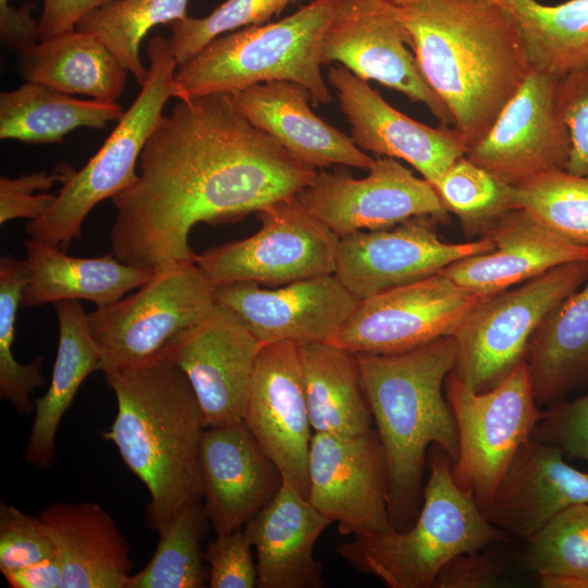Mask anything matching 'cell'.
<instances>
[{"label": "cell", "mask_w": 588, "mask_h": 588, "mask_svg": "<svg viewBox=\"0 0 588 588\" xmlns=\"http://www.w3.org/2000/svg\"><path fill=\"white\" fill-rule=\"evenodd\" d=\"M148 75L130 108L124 111L100 149L62 183L52 206L29 221L26 233L57 247H66L81 235L82 225L100 201L113 198L138 177L136 163L162 118L169 98L174 97L177 68L169 40L154 36L147 45Z\"/></svg>", "instance_id": "obj_7"}, {"label": "cell", "mask_w": 588, "mask_h": 588, "mask_svg": "<svg viewBox=\"0 0 588 588\" xmlns=\"http://www.w3.org/2000/svg\"><path fill=\"white\" fill-rule=\"evenodd\" d=\"M443 206L460 219L469 235L483 234L513 209V186L466 156L457 159L433 185Z\"/></svg>", "instance_id": "obj_40"}, {"label": "cell", "mask_w": 588, "mask_h": 588, "mask_svg": "<svg viewBox=\"0 0 588 588\" xmlns=\"http://www.w3.org/2000/svg\"><path fill=\"white\" fill-rule=\"evenodd\" d=\"M577 588H588V580L583 581L581 584H579Z\"/></svg>", "instance_id": "obj_51"}, {"label": "cell", "mask_w": 588, "mask_h": 588, "mask_svg": "<svg viewBox=\"0 0 588 588\" xmlns=\"http://www.w3.org/2000/svg\"><path fill=\"white\" fill-rule=\"evenodd\" d=\"M73 169L68 164L58 166L53 172H34L19 177H0V223L10 220L40 218L56 200L53 194L46 193L57 182L61 184Z\"/></svg>", "instance_id": "obj_44"}, {"label": "cell", "mask_w": 588, "mask_h": 588, "mask_svg": "<svg viewBox=\"0 0 588 588\" xmlns=\"http://www.w3.org/2000/svg\"><path fill=\"white\" fill-rule=\"evenodd\" d=\"M322 65L341 64L366 82L425 105L441 125L453 126L446 107L425 81L385 0H341L321 45Z\"/></svg>", "instance_id": "obj_16"}, {"label": "cell", "mask_w": 588, "mask_h": 588, "mask_svg": "<svg viewBox=\"0 0 588 588\" xmlns=\"http://www.w3.org/2000/svg\"><path fill=\"white\" fill-rule=\"evenodd\" d=\"M208 519L203 505L179 512L159 530V541L147 565L132 574L125 588H201L205 586L203 540Z\"/></svg>", "instance_id": "obj_36"}, {"label": "cell", "mask_w": 588, "mask_h": 588, "mask_svg": "<svg viewBox=\"0 0 588 588\" xmlns=\"http://www.w3.org/2000/svg\"><path fill=\"white\" fill-rule=\"evenodd\" d=\"M12 588H62V566L58 554L39 563L2 573Z\"/></svg>", "instance_id": "obj_49"}, {"label": "cell", "mask_w": 588, "mask_h": 588, "mask_svg": "<svg viewBox=\"0 0 588 588\" xmlns=\"http://www.w3.org/2000/svg\"><path fill=\"white\" fill-rule=\"evenodd\" d=\"M527 562L543 588L588 580V502L572 505L527 539Z\"/></svg>", "instance_id": "obj_37"}, {"label": "cell", "mask_w": 588, "mask_h": 588, "mask_svg": "<svg viewBox=\"0 0 588 588\" xmlns=\"http://www.w3.org/2000/svg\"><path fill=\"white\" fill-rule=\"evenodd\" d=\"M513 199L554 233L588 247V175L544 173L514 185Z\"/></svg>", "instance_id": "obj_38"}, {"label": "cell", "mask_w": 588, "mask_h": 588, "mask_svg": "<svg viewBox=\"0 0 588 588\" xmlns=\"http://www.w3.org/2000/svg\"><path fill=\"white\" fill-rule=\"evenodd\" d=\"M551 444L528 440L516 452L482 511L505 534L528 539L563 510L588 502V471Z\"/></svg>", "instance_id": "obj_23"}, {"label": "cell", "mask_w": 588, "mask_h": 588, "mask_svg": "<svg viewBox=\"0 0 588 588\" xmlns=\"http://www.w3.org/2000/svg\"><path fill=\"white\" fill-rule=\"evenodd\" d=\"M316 173L252 124L230 94L179 99L147 140L137 180L112 198L111 253L149 270L195 261L196 224L235 222L295 198Z\"/></svg>", "instance_id": "obj_1"}, {"label": "cell", "mask_w": 588, "mask_h": 588, "mask_svg": "<svg viewBox=\"0 0 588 588\" xmlns=\"http://www.w3.org/2000/svg\"><path fill=\"white\" fill-rule=\"evenodd\" d=\"M252 548L253 544L242 528L217 535L204 552L205 561L209 565V587H257V568L254 565Z\"/></svg>", "instance_id": "obj_46"}, {"label": "cell", "mask_w": 588, "mask_h": 588, "mask_svg": "<svg viewBox=\"0 0 588 588\" xmlns=\"http://www.w3.org/2000/svg\"><path fill=\"white\" fill-rule=\"evenodd\" d=\"M385 1H388L389 3L393 5H401V4H404L414 0H385Z\"/></svg>", "instance_id": "obj_50"}, {"label": "cell", "mask_w": 588, "mask_h": 588, "mask_svg": "<svg viewBox=\"0 0 588 588\" xmlns=\"http://www.w3.org/2000/svg\"><path fill=\"white\" fill-rule=\"evenodd\" d=\"M531 439L559 448L566 458L588 463V394L550 405Z\"/></svg>", "instance_id": "obj_45"}, {"label": "cell", "mask_w": 588, "mask_h": 588, "mask_svg": "<svg viewBox=\"0 0 588 588\" xmlns=\"http://www.w3.org/2000/svg\"><path fill=\"white\" fill-rule=\"evenodd\" d=\"M103 373L118 411L102 437L146 486V524L158 532L185 507L203 505L199 445L205 426L197 399L170 359Z\"/></svg>", "instance_id": "obj_3"}, {"label": "cell", "mask_w": 588, "mask_h": 588, "mask_svg": "<svg viewBox=\"0 0 588 588\" xmlns=\"http://www.w3.org/2000/svg\"><path fill=\"white\" fill-rule=\"evenodd\" d=\"M203 511L216 535L241 529L279 491L283 477L245 424L205 428L199 445Z\"/></svg>", "instance_id": "obj_22"}, {"label": "cell", "mask_w": 588, "mask_h": 588, "mask_svg": "<svg viewBox=\"0 0 588 588\" xmlns=\"http://www.w3.org/2000/svg\"><path fill=\"white\" fill-rule=\"evenodd\" d=\"M514 20L532 70L561 77L588 65V0H494Z\"/></svg>", "instance_id": "obj_34"}, {"label": "cell", "mask_w": 588, "mask_h": 588, "mask_svg": "<svg viewBox=\"0 0 588 588\" xmlns=\"http://www.w3.org/2000/svg\"><path fill=\"white\" fill-rule=\"evenodd\" d=\"M262 343L228 307L194 329L170 356L187 378L205 428L242 422Z\"/></svg>", "instance_id": "obj_20"}, {"label": "cell", "mask_w": 588, "mask_h": 588, "mask_svg": "<svg viewBox=\"0 0 588 588\" xmlns=\"http://www.w3.org/2000/svg\"><path fill=\"white\" fill-rule=\"evenodd\" d=\"M341 0H314L291 15L224 34L176 68L174 98L234 94L256 84L289 81L315 103L332 100L321 72V45Z\"/></svg>", "instance_id": "obj_6"}, {"label": "cell", "mask_w": 588, "mask_h": 588, "mask_svg": "<svg viewBox=\"0 0 588 588\" xmlns=\"http://www.w3.org/2000/svg\"><path fill=\"white\" fill-rule=\"evenodd\" d=\"M297 0H225L203 17L187 16L171 25L170 47L177 66L192 59L215 38L267 23Z\"/></svg>", "instance_id": "obj_41"}, {"label": "cell", "mask_w": 588, "mask_h": 588, "mask_svg": "<svg viewBox=\"0 0 588 588\" xmlns=\"http://www.w3.org/2000/svg\"><path fill=\"white\" fill-rule=\"evenodd\" d=\"M253 235L196 255V264L215 287L254 282L269 287L334 273L339 236L296 198L257 212Z\"/></svg>", "instance_id": "obj_11"}, {"label": "cell", "mask_w": 588, "mask_h": 588, "mask_svg": "<svg viewBox=\"0 0 588 588\" xmlns=\"http://www.w3.org/2000/svg\"><path fill=\"white\" fill-rule=\"evenodd\" d=\"M430 216L393 226L340 236L334 274L359 299L433 275L465 257L488 253V236L466 243L442 241Z\"/></svg>", "instance_id": "obj_14"}, {"label": "cell", "mask_w": 588, "mask_h": 588, "mask_svg": "<svg viewBox=\"0 0 588 588\" xmlns=\"http://www.w3.org/2000/svg\"><path fill=\"white\" fill-rule=\"evenodd\" d=\"M429 452V477L414 524L404 531L354 536L336 547L352 567L389 588H433L438 573L454 556L509 540L487 520L473 493L456 485L444 451L432 445Z\"/></svg>", "instance_id": "obj_5"}, {"label": "cell", "mask_w": 588, "mask_h": 588, "mask_svg": "<svg viewBox=\"0 0 588 588\" xmlns=\"http://www.w3.org/2000/svg\"><path fill=\"white\" fill-rule=\"evenodd\" d=\"M123 114L117 101L79 99L26 82L0 94V138L27 144L61 143L76 128H102Z\"/></svg>", "instance_id": "obj_33"}, {"label": "cell", "mask_w": 588, "mask_h": 588, "mask_svg": "<svg viewBox=\"0 0 588 588\" xmlns=\"http://www.w3.org/2000/svg\"><path fill=\"white\" fill-rule=\"evenodd\" d=\"M39 41L73 30L90 11L112 0H42Z\"/></svg>", "instance_id": "obj_48"}, {"label": "cell", "mask_w": 588, "mask_h": 588, "mask_svg": "<svg viewBox=\"0 0 588 588\" xmlns=\"http://www.w3.org/2000/svg\"><path fill=\"white\" fill-rule=\"evenodd\" d=\"M8 1H9V0H0V3H1V2H3V3H4V2H8Z\"/></svg>", "instance_id": "obj_52"}, {"label": "cell", "mask_w": 588, "mask_h": 588, "mask_svg": "<svg viewBox=\"0 0 588 588\" xmlns=\"http://www.w3.org/2000/svg\"><path fill=\"white\" fill-rule=\"evenodd\" d=\"M298 351L313 431L353 437L372 429L357 355L324 342L298 345Z\"/></svg>", "instance_id": "obj_32"}, {"label": "cell", "mask_w": 588, "mask_h": 588, "mask_svg": "<svg viewBox=\"0 0 588 588\" xmlns=\"http://www.w3.org/2000/svg\"><path fill=\"white\" fill-rule=\"evenodd\" d=\"M216 298L264 345L327 343L360 302L334 273L268 289L254 282L225 284L216 287Z\"/></svg>", "instance_id": "obj_18"}, {"label": "cell", "mask_w": 588, "mask_h": 588, "mask_svg": "<svg viewBox=\"0 0 588 588\" xmlns=\"http://www.w3.org/2000/svg\"><path fill=\"white\" fill-rule=\"evenodd\" d=\"M482 236L493 249L460 259L440 272L462 287L492 296L571 262L588 261V247L554 233L524 209H513Z\"/></svg>", "instance_id": "obj_24"}, {"label": "cell", "mask_w": 588, "mask_h": 588, "mask_svg": "<svg viewBox=\"0 0 588 588\" xmlns=\"http://www.w3.org/2000/svg\"><path fill=\"white\" fill-rule=\"evenodd\" d=\"M39 518L61 562L62 588H125L131 547L101 505L57 502Z\"/></svg>", "instance_id": "obj_27"}, {"label": "cell", "mask_w": 588, "mask_h": 588, "mask_svg": "<svg viewBox=\"0 0 588 588\" xmlns=\"http://www.w3.org/2000/svg\"><path fill=\"white\" fill-rule=\"evenodd\" d=\"M59 343L47 392L36 399L35 417L25 446L26 462L49 469L60 421L79 387L91 372L101 370L100 356L79 301L54 303Z\"/></svg>", "instance_id": "obj_29"}, {"label": "cell", "mask_w": 588, "mask_h": 588, "mask_svg": "<svg viewBox=\"0 0 588 588\" xmlns=\"http://www.w3.org/2000/svg\"><path fill=\"white\" fill-rule=\"evenodd\" d=\"M19 52L26 82L64 94L117 101L126 85L128 72L90 33L73 29Z\"/></svg>", "instance_id": "obj_31"}, {"label": "cell", "mask_w": 588, "mask_h": 588, "mask_svg": "<svg viewBox=\"0 0 588 588\" xmlns=\"http://www.w3.org/2000/svg\"><path fill=\"white\" fill-rule=\"evenodd\" d=\"M588 280V261L555 267L481 302L452 335L453 371L476 392L498 385L520 362L546 316Z\"/></svg>", "instance_id": "obj_10"}, {"label": "cell", "mask_w": 588, "mask_h": 588, "mask_svg": "<svg viewBox=\"0 0 588 588\" xmlns=\"http://www.w3.org/2000/svg\"><path fill=\"white\" fill-rule=\"evenodd\" d=\"M554 98L571 137L565 171L588 175V65L559 77Z\"/></svg>", "instance_id": "obj_43"}, {"label": "cell", "mask_w": 588, "mask_h": 588, "mask_svg": "<svg viewBox=\"0 0 588 588\" xmlns=\"http://www.w3.org/2000/svg\"><path fill=\"white\" fill-rule=\"evenodd\" d=\"M501 574V565L491 555L480 551L462 553L440 569L433 588L495 587Z\"/></svg>", "instance_id": "obj_47"}, {"label": "cell", "mask_w": 588, "mask_h": 588, "mask_svg": "<svg viewBox=\"0 0 588 588\" xmlns=\"http://www.w3.org/2000/svg\"><path fill=\"white\" fill-rule=\"evenodd\" d=\"M27 278L26 259L12 255L0 258V399L21 415L35 412L30 395L36 388L45 387L42 356L22 365L13 355L16 314Z\"/></svg>", "instance_id": "obj_39"}, {"label": "cell", "mask_w": 588, "mask_h": 588, "mask_svg": "<svg viewBox=\"0 0 588 588\" xmlns=\"http://www.w3.org/2000/svg\"><path fill=\"white\" fill-rule=\"evenodd\" d=\"M24 247L28 278L22 307L82 299L105 307L143 286L155 273L125 264L112 253L95 258L73 257L34 237L26 240Z\"/></svg>", "instance_id": "obj_28"}, {"label": "cell", "mask_w": 588, "mask_h": 588, "mask_svg": "<svg viewBox=\"0 0 588 588\" xmlns=\"http://www.w3.org/2000/svg\"><path fill=\"white\" fill-rule=\"evenodd\" d=\"M307 499L338 524L341 535L362 536L393 529L385 462L377 430L353 437L314 432Z\"/></svg>", "instance_id": "obj_15"}, {"label": "cell", "mask_w": 588, "mask_h": 588, "mask_svg": "<svg viewBox=\"0 0 588 588\" xmlns=\"http://www.w3.org/2000/svg\"><path fill=\"white\" fill-rule=\"evenodd\" d=\"M393 8L425 81L469 149L532 70L514 20L494 0H414Z\"/></svg>", "instance_id": "obj_2"}, {"label": "cell", "mask_w": 588, "mask_h": 588, "mask_svg": "<svg viewBox=\"0 0 588 588\" xmlns=\"http://www.w3.org/2000/svg\"><path fill=\"white\" fill-rule=\"evenodd\" d=\"M444 392L458 434L452 475L483 511L517 450L531 439L543 411L536 403L525 360L483 392H476L452 370Z\"/></svg>", "instance_id": "obj_9"}, {"label": "cell", "mask_w": 588, "mask_h": 588, "mask_svg": "<svg viewBox=\"0 0 588 588\" xmlns=\"http://www.w3.org/2000/svg\"><path fill=\"white\" fill-rule=\"evenodd\" d=\"M328 81L350 124L351 138L362 150L402 159L432 185L465 156L453 127L434 128L400 112L343 65H329Z\"/></svg>", "instance_id": "obj_21"}, {"label": "cell", "mask_w": 588, "mask_h": 588, "mask_svg": "<svg viewBox=\"0 0 588 588\" xmlns=\"http://www.w3.org/2000/svg\"><path fill=\"white\" fill-rule=\"evenodd\" d=\"M296 200L339 237L357 231L393 226L416 216L448 220L434 186L396 159H375L368 174L317 171Z\"/></svg>", "instance_id": "obj_13"}, {"label": "cell", "mask_w": 588, "mask_h": 588, "mask_svg": "<svg viewBox=\"0 0 588 588\" xmlns=\"http://www.w3.org/2000/svg\"><path fill=\"white\" fill-rule=\"evenodd\" d=\"M243 422L265 454L305 498L313 438L298 345H262L254 369Z\"/></svg>", "instance_id": "obj_19"}, {"label": "cell", "mask_w": 588, "mask_h": 588, "mask_svg": "<svg viewBox=\"0 0 588 588\" xmlns=\"http://www.w3.org/2000/svg\"><path fill=\"white\" fill-rule=\"evenodd\" d=\"M230 95L252 124L316 170L340 164L368 171L375 162L351 136L314 113L309 91L297 83L266 82Z\"/></svg>", "instance_id": "obj_25"}, {"label": "cell", "mask_w": 588, "mask_h": 588, "mask_svg": "<svg viewBox=\"0 0 588 588\" xmlns=\"http://www.w3.org/2000/svg\"><path fill=\"white\" fill-rule=\"evenodd\" d=\"M556 81L531 70L487 134L465 156L512 186L565 170L571 137L555 106Z\"/></svg>", "instance_id": "obj_17"}, {"label": "cell", "mask_w": 588, "mask_h": 588, "mask_svg": "<svg viewBox=\"0 0 588 588\" xmlns=\"http://www.w3.org/2000/svg\"><path fill=\"white\" fill-rule=\"evenodd\" d=\"M455 356L452 335L402 353L357 355L363 389L383 450L394 530L408 529L417 518L427 449L440 446L452 463L458 457L456 421L443 394Z\"/></svg>", "instance_id": "obj_4"}, {"label": "cell", "mask_w": 588, "mask_h": 588, "mask_svg": "<svg viewBox=\"0 0 588 588\" xmlns=\"http://www.w3.org/2000/svg\"><path fill=\"white\" fill-rule=\"evenodd\" d=\"M217 305L216 287L196 261L156 269L134 294L88 314L101 371L169 359Z\"/></svg>", "instance_id": "obj_8"}, {"label": "cell", "mask_w": 588, "mask_h": 588, "mask_svg": "<svg viewBox=\"0 0 588 588\" xmlns=\"http://www.w3.org/2000/svg\"><path fill=\"white\" fill-rule=\"evenodd\" d=\"M486 298L438 272L360 299L327 343L356 355L406 352L453 335Z\"/></svg>", "instance_id": "obj_12"}, {"label": "cell", "mask_w": 588, "mask_h": 588, "mask_svg": "<svg viewBox=\"0 0 588 588\" xmlns=\"http://www.w3.org/2000/svg\"><path fill=\"white\" fill-rule=\"evenodd\" d=\"M188 2L112 0L87 13L75 29L95 35L142 86L148 75L139 56L142 40L156 25L186 19Z\"/></svg>", "instance_id": "obj_35"}, {"label": "cell", "mask_w": 588, "mask_h": 588, "mask_svg": "<svg viewBox=\"0 0 588 588\" xmlns=\"http://www.w3.org/2000/svg\"><path fill=\"white\" fill-rule=\"evenodd\" d=\"M332 522L289 481L244 526L257 553L258 588H321L314 546Z\"/></svg>", "instance_id": "obj_26"}, {"label": "cell", "mask_w": 588, "mask_h": 588, "mask_svg": "<svg viewBox=\"0 0 588 588\" xmlns=\"http://www.w3.org/2000/svg\"><path fill=\"white\" fill-rule=\"evenodd\" d=\"M57 554L56 546L39 516L0 504L1 573L39 563Z\"/></svg>", "instance_id": "obj_42"}, {"label": "cell", "mask_w": 588, "mask_h": 588, "mask_svg": "<svg viewBox=\"0 0 588 588\" xmlns=\"http://www.w3.org/2000/svg\"><path fill=\"white\" fill-rule=\"evenodd\" d=\"M524 360L539 407L564 400L588 381V280L546 316Z\"/></svg>", "instance_id": "obj_30"}]
</instances>
